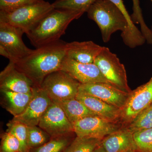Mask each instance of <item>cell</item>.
Here are the masks:
<instances>
[{
	"instance_id": "1",
	"label": "cell",
	"mask_w": 152,
	"mask_h": 152,
	"mask_svg": "<svg viewBox=\"0 0 152 152\" xmlns=\"http://www.w3.org/2000/svg\"><path fill=\"white\" fill-rule=\"evenodd\" d=\"M66 42L61 40L33 50L27 56L13 62L18 70L40 86L45 78L61 70L66 56Z\"/></svg>"
},
{
	"instance_id": "2",
	"label": "cell",
	"mask_w": 152,
	"mask_h": 152,
	"mask_svg": "<svg viewBox=\"0 0 152 152\" xmlns=\"http://www.w3.org/2000/svg\"><path fill=\"white\" fill-rule=\"evenodd\" d=\"M83 14L72 10L54 9L26 34L36 48L55 42L65 34L71 22Z\"/></svg>"
},
{
	"instance_id": "3",
	"label": "cell",
	"mask_w": 152,
	"mask_h": 152,
	"mask_svg": "<svg viewBox=\"0 0 152 152\" xmlns=\"http://www.w3.org/2000/svg\"><path fill=\"white\" fill-rule=\"evenodd\" d=\"M88 18L98 25L104 42H108L117 31L124 32L127 28L126 19L119 9L109 0H98L87 12Z\"/></svg>"
},
{
	"instance_id": "4",
	"label": "cell",
	"mask_w": 152,
	"mask_h": 152,
	"mask_svg": "<svg viewBox=\"0 0 152 152\" xmlns=\"http://www.w3.org/2000/svg\"><path fill=\"white\" fill-rule=\"evenodd\" d=\"M54 9L52 4L44 0L12 10L0 11V22L18 28L26 34Z\"/></svg>"
},
{
	"instance_id": "5",
	"label": "cell",
	"mask_w": 152,
	"mask_h": 152,
	"mask_svg": "<svg viewBox=\"0 0 152 152\" xmlns=\"http://www.w3.org/2000/svg\"><path fill=\"white\" fill-rule=\"evenodd\" d=\"M94 64L111 84L126 92H131L124 66L108 48L103 47Z\"/></svg>"
},
{
	"instance_id": "6",
	"label": "cell",
	"mask_w": 152,
	"mask_h": 152,
	"mask_svg": "<svg viewBox=\"0 0 152 152\" xmlns=\"http://www.w3.org/2000/svg\"><path fill=\"white\" fill-rule=\"evenodd\" d=\"M80 84L67 73L59 70L47 75L40 87L52 100H65L76 99Z\"/></svg>"
},
{
	"instance_id": "7",
	"label": "cell",
	"mask_w": 152,
	"mask_h": 152,
	"mask_svg": "<svg viewBox=\"0 0 152 152\" xmlns=\"http://www.w3.org/2000/svg\"><path fill=\"white\" fill-rule=\"evenodd\" d=\"M24 34L18 28L0 22V54L14 63L30 54L33 50L24 43Z\"/></svg>"
},
{
	"instance_id": "8",
	"label": "cell",
	"mask_w": 152,
	"mask_h": 152,
	"mask_svg": "<svg viewBox=\"0 0 152 152\" xmlns=\"http://www.w3.org/2000/svg\"><path fill=\"white\" fill-rule=\"evenodd\" d=\"M73 126L74 132L77 137L101 140L122 128L118 123L97 115L86 117L76 122Z\"/></svg>"
},
{
	"instance_id": "9",
	"label": "cell",
	"mask_w": 152,
	"mask_h": 152,
	"mask_svg": "<svg viewBox=\"0 0 152 152\" xmlns=\"http://www.w3.org/2000/svg\"><path fill=\"white\" fill-rule=\"evenodd\" d=\"M38 126L46 132L51 138L75 133L73 126L64 112L53 101L41 118Z\"/></svg>"
},
{
	"instance_id": "10",
	"label": "cell",
	"mask_w": 152,
	"mask_h": 152,
	"mask_svg": "<svg viewBox=\"0 0 152 152\" xmlns=\"http://www.w3.org/2000/svg\"><path fill=\"white\" fill-rule=\"evenodd\" d=\"M32 96L24 111L12 121L19 122L28 126H38L41 118L50 105L53 100L40 87H33Z\"/></svg>"
},
{
	"instance_id": "11",
	"label": "cell",
	"mask_w": 152,
	"mask_h": 152,
	"mask_svg": "<svg viewBox=\"0 0 152 152\" xmlns=\"http://www.w3.org/2000/svg\"><path fill=\"white\" fill-rule=\"evenodd\" d=\"M152 103V76L148 82L129 93L126 104L121 110V121L129 124L139 113Z\"/></svg>"
},
{
	"instance_id": "12",
	"label": "cell",
	"mask_w": 152,
	"mask_h": 152,
	"mask_svg": "<svg viewBox=\"0 0 152 152\" xmlns=\"http://www.w3.org/2000/svg\"><path fill=\"white\" fill-rule=\"evenodd\" d=\"M79 92L95 97L122 110L124 107L129 93L126 92L110 84L103 83L80 84Z\"/></svg>"
},
{
	"instance_id": "13",
	"label": "cell",
	"mask_w": 152,
	"mask_h": 152,
	"mask_svg": "<svg viewBox=\"0 0 152 152\" xmlns=\"http://www.w3.org/2000/svg\"><path fill=\"white\" fill-rule=\"evenodd\" d=\"M61 70L67 73L81 84L94 83L111 84L95 64L79 62L66 56Z\"/></svg>"
},
{
	"instance_id": "14",
	"label": "cell",
	"mask_w": 152,
	"mask_h": 152,
	"mask_svg": "<svg viewBox=\"0 0 152 152\" xmlns=\"http://www.w3.org/2000/svg\"><path fill=\"white\" fill-rule=\"evenodd\" d=\"M34 86L31 80L18 70L12 62L0 73V90L28 93L31 92Z\"/></svg>"
},
{
	"instance_id": "15",
	"label": "cell",
	"mask_w": 152,
	"mask_h": 152,
	"mask_svg": "<svg viewBox=\"0 0 152 152\" xmlns=\"http://www.w3.org/2000/svg\"><path fill=\"white\" fill-rule=\"evenodd\" d=\"M101 145L106 152L137 151L134 133L127 128H122L107 136L102 140Z\"/></svg>"
},
{
	"instance_id": "16",
	"label": "cell",
	"mask_w": 152,
	"mask_h": 152,
	"mask_svg": "<svg viewBox=\"0 0 152 152\" xmlns=\"http://www.w3.org/2000/svg\"><path fill=\"white\" fill-rule=\"evenodd\" d=\"M103 47L92 41L67 43L66 56L84 64H94Z\"/></svg>"
},
{
	"instance_id": "17",
	"label": "cell",
	"mask_w": 152,
	"mask_h": 152,
	"mask_svg": "<svg viewBox=\"0 0 152 152\" xmlns=\"http://www.w3.org/2000/svg\"><path fill=\"white\" fill-rule=\"evenodd\" d=\"M76 99L95 115L113 122L121 120V110L95 97L78 92Z\"/></svg>"
},
{
	"instance_id": "18",
	"label": "cell",
	"mask_w": 152,
	"mask_h": 152,
	"mask_svg": "<svg viewBox=\"0 0 152 152\" xmlns=\"http://www.w3.org/2000/svg\"><path fill=\"white\" fill-rule=\"evenodd\" d=\"M0 91L1 106L14 117L24 111L32 96V92L23 93L4 90Z\"/></svg>"
},
{
	"instance_id": "19",
	"label": "cell",
	"mask_w": 152,
	"mask_h": 152,
	"mask_svg": "<svg viewBox=\"0 0 152 152\" xmlns=\"http://www.w3.org/2000/svg\"><path fill=\"white\" fill-rule=\"evenodd\" d=\"M113 3L122 13L127 23V28L124 32L121 33V37L126 45L134 48L143 45L146 42L141 31L136 27L131 16L124 4L122 0H109Z\"/></svg>"
},
{
	"instance_id": "20",
	"label": "cell",
	"mask_w": 152,
	"mask_h": 152,
	"mask_svg": "<svg viewBox=\"0 0 152 152\" xmlns=\"http://www.w3.org/2000/svg\"><path fill=\"white\" fill-rule=\"evenodd\" d=\"M53 101L61 108L72 125L86 117L96 115L76 99Z\"/></svg>"
},
{
	"instance_id": "21",
	"label": "cell",
	"mask_w": 152,
	"mask_h": 152,
	"mask_svg": "<svg viewBox=\"0 0 152 152\" xmlns=\"http://www.w3.org/2000/svg\"><path fill=\"white\" fill-rule=\"evenodd\" d=\"M75 133L52 137L42 146L32 149L29 152H65L76 136Z\"/></svg>"
},
{
	"instance_id": "22",
	"label": "cell",
	"mask_w": 152,
	"mask_h": 152,
	"mask_svg": "<svg viewBox=\"0 0 152 152\" xmlns=\"http://www.w3.org/2000/svg\"><path fill=\"white\" fill-rule=\"evenodd\" d=\"M133 133L152 128V103L139 113L127 127Z\"/></svg>"
},
{
	"instance_id": "23",
	"label": "cell",
	"mask_w": 152,
	"mask_h": 152,
	"mask_svg": "<svg viewBox=\"0 0 152 152\" xmlns=\"http://www.w3.org/2000/svg\"><path fill=\"white\" fill-rule=\"evenodd\" d=\"M102 140L76 136L65 152H94L101 145Z\"/></svg>"
},
{
	"instance_id": "24",
	"label": "cell",
	"mask_w": 152,
	"mask_h": 152,
	"mask_svg": "<svg viewBox=\"0 0 152 152\" xmlns=\"http://www.w3.org/2000/svg\"><path fill=\"white\" fill-rule=\"evenodd\" d=\"M51 138V136L39 126H28L27 144L30 150L42 146Z\"/></svg>"
},
{
	"instance_id": "25",
	"label": "cell",
	"mask_w": 152,
	"mask_h": 152,
	"mask_svg": "<svg viewBox=\"0 0 152 152\" xmlns=\"http://www.w3.org/2000/svg\"><path fill=\"white\" fill-rule=\"evenodd\" d=\"M98 0H56L53 3L54 9H65L87 12L93 4Z\"/></svg>"
},
{
	"instance_id": "26",
	"label": "cell",
	"mask_w": 152,
	"mask_h": 152,
	"mask_svg": "<svg viewBox=\"0 0 152 152\" xmlns=\"http://www.w3.org/2000/svg\"><path fill=\"white\" fill-rule=\"evenodd\" d=\"M7 131L15 136L20 142L21 152H29L30 149L27 144L28 126L12 120L7 124Z\"/></svg>"
},
{
	"instance_id": "27",
	"label": "cell",
	"mask_w": 152,
	"mask_h": 152,
	"mask_svg": "<svg viewBox=\"0 0 152 152\" xmlns=\"http://www.w3.org/2000/svg\"><path fill=\"white\" fill-rule=\"evenodd\" d=\"M133 13L131 15L132 20L134 24L140 25L141 31L145 37L147 42L152 44V32L151 30L146 24L143 17L139 0H132Z\"/></svg>"
},
{
	"instance_id": "28",
	"label": "cell",
	"mask_w": 152,
	"mask_h": 152,
	"mask_svg": "<svg viewBox=\"0 0 152 152\" xmlns=\"http://www.w3.org/2000/svg\"><path fill=\"white\" fill-rule=\"evenodd\" d=\"M137 151L152 152V128L134 133Z\"/></svg>"
},
{
	"instance_id": "29",
	"label": "cell",
	"mask_w": 152,
	"mask_h": 152,
	"mask_svg": "<svg viewBox=\"0 0 152 152\" xmlns=\"http://www.w3.org/2000/svg\"><path fill=\"white\" fill-rule=\"evenodd\" d=\"M1 137L0 152H21L20 143L12 134L6 131Z\"/></svg>"
},
{
	"instance_id": "30",
	"label": "cell",
	"mask_w": 152,
	"mask_h": 152,
	"mask_svg": "<svg viewBox=\"0 0 152 152\" xmlns=\"http://www.w3.org/2000/svg\"><path fill=\"white\" fill-rule=\"evenodd\" d=\"M44 0H0V11H9Z\"/></svg>"
},
{
	"instance_id": "31",
	"label": "cell",
	"mask_w": 152,
	"mask_h": 152,
	"mask_svg": "<svg viewBox=\"0 0 152 152\" xmlns=\"http://www.w3.org/2000/svg\"><path fill=\"white\" fill-rule=\"evenodd\" d=\"M94 152H106V151H105L104 149L103 148L102 146L101 145L99 146L96 149V150L94 151Z\"/></svg>"
},
{
	"instance_id": "32",
	"label": "cell",
	"mask_w": 152,
	"mask_h": 152,
	"mask_svg": "<svg viewBox=\"0 0 152 152\" xmlns=\"http://www.w3.org/2000/svg\"><path fill=\"white\" fill-rule=\"evenodd\" d=\"M127 152H138L137 151H129Z\"/></svg>"
},
{
	"instance_id": "33",
	"label": "cell",
	"mask_w": 152,
	"mask_h": 152,
	"mask_svg": "<svg viewBox=\"0 0 152 152\" xmlns=\"http://www.w3.org/2000/svg\"><path fill=\"white\" fill-rule=\"evenodd\" d=\"M151 30L152 32V28H151Z\"/></svg>"
},
{
	"instance_id": "34",
	"label": "cell",
	"mask_w": 152,
	"mask_h": 152,
	"mask_svg": "<svg viewBox=\"0 0 152 152\" xmlns=\"http://www.w3.org/2000/svg\"><path fill=\"white\" fill-rule=\"evenodd\" d=\"M151 1L152 3V0H151Z\"/></svg>"
}]
</instances>
